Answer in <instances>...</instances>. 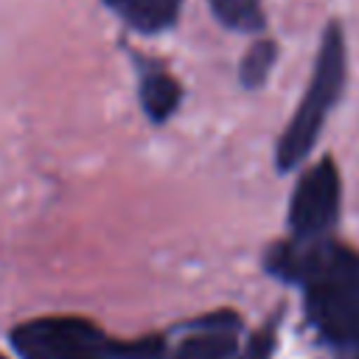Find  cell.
<instances>
[{
  "label": "cell",
  "mask_w": 359,
  "mask_h": 359,
  "mask_svg": "<svg viewBox=\"0 0 359 359\" xmlns=\"http://www.w3.org/2000/svg\"><path fill=\"white\" fill-rule=\"evenodd\" d=\"M266 269L303 286L306 317L325 342L359 348V252L325 236H292L266 252Z\"/></svg>",
  "instance_id": "6da1fadb"
},
{
  "label": "cell",
  "mask_w": 359,
  "mask_h": 359,
  "mask_svg": "<svg viewBox=\"0 0 359 359\" xmlns=\"http://www.w3.org/2000/svg\"><path fill=\"white\" fill-rule=\"evenodd\" d=\"M20 359H165L163 337L115 339L81 317H39L11 331Z\"/></svg>",
  "instance_id": "7a4b0ae2"
},
{
  "label": "cell",
  "mask_w": 359,
  "mask_h": 359,
  "mask_svg": "<svg viewBox=\"0 0 359 359\" xmlns=\"http://www.w3.org/2000/svg\"><path fill=\"white\" fill-rule=\"evenodd\" d=\"M345 70H348L345 36H342V28L337 22H331L323 31L309 87H306L294 115L289 118V126L283 129V135L278 140L275 163L280 171L297 168L311 154V149L325 126V118L331 115V109L337 107V101L345 90Z\"/></svg>",
  "instance_id": "3957f363"
},
{
  "label": "cell",
  "mask_w": 359,
  "mask_h": 359,
  "mask_svg": "<svg viewBox=\"0 0 359 359\" xmlns=\"http://www.w3.org/2000/svg\"><path fill=\"white\" fill-rule=\"evenodd\" d=\"M241 320L233 311H216L188 325V334L165 359H266L275 342V328L252 334L247 345L238 339Z\"/></svg>",
  "instance_id": "277c9868"
},
{
  "label": "cell",
  "mask_w": 359,
  "mask_h": 359,
  "mask_svg": "<svg viewBox=\"0 0 359 359\" xmlns=\"http://www.w3.org/2000/svg\"><path fill=\"white\" fill-rule=\"evenodd\" d=\"M342 180L331 157L317 160L294 185L289 202V227L294 238H320L325 236L339 216Z\"/></svg>",
  "instance_id": "5b68a950"
},
{
  "label": "cell",
  "mask_w": 359,
  "mask_h": 359,
  "mask_svg": "<svg viewBox=\"0 0 359 359\" xmlns=\"http://www.w3.org/2000/svg\"><path fill=\"white\" fill-rule=\"evenodd\" d=\"M107 6L135 31L160 34L177 22L182 0H107Z\"/></svg>",
  "instance_id": "8992f818"
},
{
  "label": "cell",
  "mask_w": 359,
  "mask_h": 359,
  "mask_svg": "<svg viewBox=\"0 0 359 359\" xmlns=\"http://www.w3.org/2000/svg\"><path fill=\"white\" fill-rule=\"evenodd\" d=\"M180 95H182L180 84L160 65H146L140 70V104L154 123H163L177 112Z\"/></svg>",
  "instance_id": "52a82bcc"
},
{
  "label": "cell",
  "mask_w": 359,
  "mask_h": 359,
  "mask_svg": "<svg viewBox=\"0 0 359 359\" xmlns=\"http://www.w3.org/2000/svg\"><path fill=\"white\" fill-rule=\"evenodd\" d=\"M210 8L216 20L233 31L241 34H258L264 31V8L261 0H210Z\"/></svg>",
  "instance_id": "ba28073f"
},
{
  "label": "cell",
  "mask_w": 359,
  "mask_h": 359,
  "mask_svg": "<svg viewBox=\"0 0 359 359\" xmlns=\"http://www.w3.org/2000/svg\"><path fill=\"white\" fill-rule=\"evenodd\" d=\"M275 59H278V45H275L272 39H258V42H252V45L247 48L241 65H238V79H241V84L250 87V90H252V87H261V84L266 81V76H269Z\"/></svg>",
  "instance_id": "9c48e42d"
},
{
  "label": "cell",
  "mask_w": 359,
  "mask_h": 359,
  "mask_svg": "<svg viewBox=\"0 0 359 359\" xmlns=\"http://www.w3.org/2000/svg\"><path fill=\"white\" fill-rule=\"evenodd\" d=\"M353 359H359V348H356V353H353Z\"/></svg>",
  "instance_id": "30bf717a"
},
{
  "label": "cell",
  "mask_w": 359,
  "mask_h": 359,
  "mask_svg": "<svg viewBox=\"0 0 359 359\" xmlns=\"http://www.w3.org/2000/svg\"><path fill=\"white\" fill-rule=\"evenodd\" d=\"M0 359H6V356H0Z\"/></svg>",
  "instance_id": "8fae6325"
}]
</instances>
